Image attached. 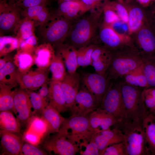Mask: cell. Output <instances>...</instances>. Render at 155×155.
<instances>
[{
    "instance_id": "obj_1",
    "label": "cell",
    "mask_w": 155,
    "mask_h": 155,
    "mask_svg": "<svg viewBox=\"0 0 155 155\" xmlns=\"http://www.w3.org/2000/svg\"><path fill=\"white\" fill-rule=\"evenodd\" d=\"M143 59L135 46H127L112 51L111 61L105 77L115 80L141 66Z\"/></svg>"
},
{
    "instance_id": "obj_2",
    "label": "cell",
    "mask_w": 155,
    "mask_h": 155,
    "mask_svg": "<svg viewBox=\"0 0 155 155\" xmlns=\"http://www.w3.org/2000/svg\"><path fill=\"white\" fill-rule=\"evenodd\" d=\"M101 14L92 11L89 15L73 22L66 39L67 43L76 49L92 43L96 38Z\"/></svg>"
},
{
    "instance_id": "obj_3",
    "label": "cell",
    "mask_w": 155,
    "mask_h": 155,
    "mask_svg": "<svg viewBox=\"0 0 155 155\" xmlns=\"http://www.w3.org/2000/svg\"><path fill=\"white\" fill-rule=\"evenodd\" d=\"M94 131L90 125L88 115L71 116L65 118L57 133L79 145L81 150L90 141Z\"/></svg>"
},
{
    "instance_id": "obj_4",
    "label": "cell",
    "mask_w": 155,
    "mask_h": 155,
    "mask_svg": "<svg viewBox=\"0 0 155 155\" xmlns=\"http://www.w3.org/2000/svg\"><path fill=\"white\" fill-rule=\"evenodd\" d=\"M122 132L127 155H150L144 135L142 123L127 119L114 125Z\"/></svg>"
},
{
    "instance_id": "obj_5",
    "label": "cell",
    "mask_w": 155,
    "mask_h": 155,
    "mask_svg": "<svg viewBox=\"0 0 155 155\" xmlns=\"http://www.w3.org/2000/svg\"><path fill=\"white\" fill-rule=\"evenodd\" d=\"M120 84L127 119L132 122L142 123L148 112L144 101L143 90L124 81L120 82Z\"/></svg>"
},
{
    "instance_id": "obj_6",
    "label": "cell",
    "mask_w": 155,
    "mask_h": 155,
    "mask_svg": "<svg viewBox=\"0 0 155 155\" xmlns=\"http://www.w3.org/2000/svg\"><path fill=\"white\" fill-rule=\"evenodd\" d=\"M73 23L72 20L56 14L51 15L40 26L41 34L47 43L56 47L65 41Z\"/></svg>"
},
{
    "instance_id": "obj_7",
    "label": "cell",
    "mask_w": 155,
    "mask_h": 155,
    "mask_svg": "<svg viewBox=\"0 0 155 155\" xmlns=\"http://www.w3.org/2000/svg\"><path fill=\"white\" fill-rule=\"evenodd\" d=\"M98 29V36L93 43L102 45L111 51L127 46H135L130 35L118 32L112 26L100 22Z\"/></svg>"
},
{
    "instance_id": "obj_8",
    "label": "cell",
    "mask_w": 155,
    "mask_h": 155,
    "mask_svg": "<svg viewBox=\"0 0 155 155\" xmlns=\"http://www.w3.org/2000/svg\"><path fill=\"white\" fill-rule=\"evenodd\" d=\"M99 107L113 116L117 123L127 119L120 82L111 81L108 89Z\"/></svg>"
},
{
    "instance_id": "obj_9",
    "label": "cell",
    "mask_w": 155,
    "mask_h": 155,
    "mask_svg": "<svg viewBox=\"0 0 155 155\" xmlns=\"http://www.w3.org/2000/svg\"><path fill=\"white\" fill-rule=\"evenodd\" d=\"M130 36L143 59L155 57V32L148 21Z\"/></svg>"
},
{
    "instance_id": "obj_10",
    "label": "cell",
    "mask_w": 155,
    "mask_h": 155,
    "mask_svg": "<svg viewBox=\"0 0 155 155\" xmlns=\"http://www.w3.org/2000/svg\"><path fill=\"white\" fill-rule=\"evenodd\" d=\"M99 106L95 97L82 86L76 95L69 110L71 116H85L89 115Z\"/></svg>"
},
{
    "instance_id": "obj_11",
    "label": "cell",
    "mask_w": 155,
    "mask_h": 155,
    "mask_svg": "<svg viewBox=\"0 0 155 155\" xmlns=\"http://www.w3.org/2000/svg\"><path fill=\"white\" fill-rule=\"evenodd\" d=\"M43 147L50 153L60 155H74L81 150L79 145L58 133L46 140Z\"/></svg>"
},
{
    "instance_id": "obj_12",
    "label": "cell",
    "mask_w": 155,
    "mask_h": 155,
    "mask_svg": "<svg viewBox=\"0 0 155 155\" xmlns=\"http://www.w3.org/2000/svg\"><path fill=\"white\" fill-rule=\"evenodd\" d=\"M82 81L83 86L95 97L100 106L108 89L111 81H108L105 76L96 72L84 73Z\"/></svg>"
},
{
    "instance_id": "obj_13",
    "label": "cell",
    "mask_w": 155,
    "mask_h": 155,
    "mask_svg": "<svg viewBox=\"0 0 155 155\" xmlns=\"http://www.w3.org/2000/svg\"><path fill=\"white\" fill-rule=\"evenodd\" d=\"M15 114L21 125L29 123L32 117V108L28 93L20 88L13 91Z\"/></svg>"
},
{
    "instance_id": "obj_14",
    "label": "cell",
    "mask_w": 155,
    "mask_h": 155,
    "mask_svg": "<svg viewBox=\"0 0 155 155\" xmlns=\"http://www.w3.org/2000/svg\"><path fill=\"white\" fill-rule=\"evenodd\" d=\"M20 9L7 0H0V28L8 31L14 28L21 20Z\"/></svg>"
},
{
    "instance_id": "obj_15",
    "label": "cell",
    "mask_w": 155,
    "mask_h": 155,
    "mask_svg": "<svg viewBox=\"0 0 155 155\" xmlns=\"http://www.w3.org/2000/svg\"><path fill=\"white\" fill-rule=\"evenodd\" d=\"M128 12V22L127 24L128 34L130 35L137 31L145 22L147 21L145 8L135 0L123 4Z\"/></svg>"
},
{
    "instance_id": "obj_16",
    "label": "cell",
    "mask_w": 155,
    "mask_h": 155,
    "mask_svg": "<svg viewBox=\"0 0 155 155\" xmlns=\"http://www.w3.org/2000/svg\"><path fill=\"white\" fill-rule=\"evenodd\" d=\"M80 80V75L78 73H70L67 72L60 83L67 110L71 107L79 90Z\"/></svg>"
},
{
    "instance_id": "obj_17",
    "label": "cell",
    "mask_w": 155,
    "mask_h": 155,
    "mask_svg": "<svg viewBox=\"0 0 155 155\" xmlns=\"http://www.w3.org/2000/svg\"><path fill=\"white\" fill-rule=\"evenodd\" d=\"M94 137L99 150V155L105 148L112 144L124 142L122 131L115 127L104 130H94Z\"/></svg>"
},
{
    "instance_id": "obj_18",
    "label": "cell",
    "mask_w": 155,
    "mask_h": 155,
    "mask_svg": "<svg viewBox=\"0 0 155 155\" xmlns=\"http://www.w3.org/2000/svg\"><path fill=\"white\" fill-rule=\"evenodd\" d=\"M95 44L91 56V65L94 67L96 73L105 76L111 61L112 51L102 45Z\"/></svg>"
},
{
    "instance_id": "obj_19",
    "label": "cell",
    "mask_w": 155,
    "mask_h": 155,
    "mask_svg": "<svg viewBox=\"0 0 155 155\" xmlns=\"http://www.w3.org/2000/svg\"><path fill=\"white\" fill-rule=\"evenodd\" d=\"M58 5L56 14L71 20L80 17L90 10L81 0L64 1Z\"/></svg>"
},
{
    "instance_id": "obj_20",
    "label": "cell",
    "mask_w": 155,
    "mask_h": 155,
    "mask_svg": "<svg viewBox=\"0 0 155 155\" xmlns=\"http://www.w3.org/2000/svg\"><path fill=\"white\" fill-rule=\"evenodd\" d=\"M90 125L94 130H104L110 129L117 121L114 117L99 107L89 115Z\"/></svg>"
},
{
    "instance_id": "obj_21",
    "label": "cell",
    "mask_w": 155,
    "mask_h": 155,
    "mask_svg": "<svg viewBox=\"0 0 155 155\" xmlns=\"http://www.w3.org/2000/svg\"><path fill=\"white\" fill-rule=\"evenodd\" d=\"M57 110L49 104L43 110L41 117L45 122L47 126L46 132L43 135L57 133L65 120Z\"/></svg>"
},
{
    "instance_id": "obj_22",
    "label": "cell",
    "mask_w": 155,
    "mask_h": 155,
    "mask_svg": "<svg viewBox=\"0 0 155 155\" xmlns=\"http://www.w3.org/2000/svg\"><path fill=\"white\" fill-rule=\"evenodd\" d=\"M0 138L3 154H20L23 143L19 136L16 133L1 129Z\"/></svg>"
},
{
    "instance_id": "obj_23",
    "label": "cell",
    "mask_w": 155,
    "mask_h": 155,
    "mask_svg": "<svg viewBox=\"0 0 155 155\" xmlns=\"http://www.w3.org/2000/svg\"><path fill=\"white\" fill-rule=\"evenodd\" d=\"M57 48V54L62 57L67 72L73 73L78 67L77 58V50L68 43H63Z\"/></svg>"
},
{
    "instance_id": "obj_24",
    "label": "cell",
    "mask_w": 155,
    "mask_h": 155,
    "mask_svg": "<svg viewBox=\"0 0 155 155\" xmlns=\"http://www.w3.org/2000/svg\"><path fill=\"white\" fill-rule=\"evenodd\" d=\"M47 4H42L32 7L22 11L24 18L33 21L35 27L43 24L51 16Z\"/></svg>"
},
{
    "instance_id": "obj_25",
    "label": "cell",
    "mask_w": 155,
    "mask_h": 155,
    "mask_svg": "<svg viewBox=\"0 0 155 155\" xmlns=\"http://www.w3.org/2000/svg\"><path fill=\"white\" fill-rule=\"evenodd\" d=\"M48 97L49 104L60 113L67 110L65 100L60 83L51 81L49 84Z\"/></svg>"
},
{
    "instance_id": "obj_26",
    "label": "cell",
    "mask_w": 155,
    "mask_h": 155,
    "mask_svg": "<svg viewBox=\"0 0 155 155\" xmlns=\"http://www.w3.org/2000/svg\"><path fill=\"white\" fill-rule=\"evenodd\" d=\"M145 138L149 151L155 155V115L148 112L142 122Z\"/></svg>"
},
{
    "instance_id": "obj_27",
    "label": "cell",
    "mask_w": 155,
    "mask_h": 155,
    "mask_svg": "<svg viewBox=\"0 0 155 155\" xmlns=\"http://www.w3.org/2000/svg\"><path fill=\"white\" fill-rule=\"evenodd\" d=\"M53 48L46 43L37 49L34 61L39 69H45L49 67L56 55Z\"/></svg>"
},
{
    "instance_id": "obj_28",
    "label": "cell",
    "mask_w": 155,
    "mask_h": 155,
    "mask_svg": "<svg viewBox=\"0 0 155 155\" xmlns=\"http://www.w3.org/2000/svg\"><path fill=\"white\" fill-rule=\"evenodd\" d=\"M21 73L17 71L15 64L9 61L0 69V83L14 86L17 83H19Z\"/></svg>"
},
{
    "instance_id": "obj_29",
    "label": "cell",
    "mask_w": 155,
    "mask_h": 155,
    "mask_svg": "<svg viewBox=\"0 0 155 155\" xmlns=\"http://www.w3.org/2000/svg\"><path fill=\"white\" fill-rule=\"evenodd\" d=\"M0 125L1 129L16 134L20 132V123L11 111L0 112Z\"/></svg>"
},
{
    "instance_id": "obj_30",
    "label": "cell",
    "mask_w": 155,
    "mask_h": 155,
    "mask_svg": "<svg viewBox=\"0 0 155 155\" xmlns=\"http://www.w3.org/2000/svg\"><path fill=\"white\" fill-rule=\"evenodd\" d=\"M13 86L0 84V111H10L15 113Z\"/></svg>"
},
{
    "instance_id": "obj_31",
    "label": "cell",
    "mask_w": 155,
    "mask_h": 155,
    "mask_svg": "<svg viewBox=\"0 0 155 155\" xmlns=\"http://www.w3.org/2000/svg\"><path fill=\"white\" fill-rule=\"evenodd\" d=\"M123 77L124 81L135 87L144 89L150 88L142 65Z\"/></svg>"
},
{
    "instance_id": "obj_32",
    "label": "cell",
    "mask_w": 155,
    "mask_h": 155,
    "mask_svg": "<svg viewBox=\"0 0 155 155\" xmlns=\"http://www.w3.org/2000/svg\"><path fill=\"white\" fill-rule=\"evenodd\" d=\"M34 22L31 20L24 18L21 19L13 28L19 40H25L34 34Z\"/></svg>"
},
{
    "instance_id": "obj_33",
    "label": "cell",
    "mask_w": 155,
    "mask_h": 155,
    "mask_svg": "<svg viewBox=\"0 0 155 155\" xmlns=\"http://www.w3.org/2000/svg\"><path fill=\"white\" fill-rule=\"evenodd\" d=\"M65 64L61 56L56 53L50 66L51 73V81L60 83L66 75Z\"/></svg>"
},
{
    "instance_id": "obj_34",
    "label": "cell",
    "mask_w": 155,
    "mask_h": 155,
    "mask_svg": "<svg viewBox=\"0 0 155 155\" xmlns=\"http://www.w3.org/2000/svg\"><path fill=\"white\" fill-rule=\"evenodd\" d=\"M95 46V44L92 43L77 49V58L78 67H85L92 65L91 56Z\"/></svg>"
},
{
    "instance_id": "obj_35",
    "label": "cell",
    "mask_w": 155,
    "mask_h": 155,
    "mask_svg": "<svg viewBox=\"0 0 155 155\" xmlns=\"http://www.w3.org/2000/svg\"><path fill=\"white\" fill-rule=\"evenodd\" d=\"M33 57L30 52L21 50L15 57V64L17 66L21 73L27 72L33 62Z\"/></svg>"
},
{
    "instance_id": "obj_36",
    "label": "cell",
    "mask_w": 155,
    "mask_h": 155,
    "mask_svg": "<svg viewBox=\"0 0 155 155\" xmlns=\"http://www.w3.org/2000/svg\"><path fill=\"white\" fill-rule=\"evenodd\" d=\"M19 45V41L17 38L11 36H0V57L5 55L16 49Z\"/></svg>"
},
{
    "instance_id": "obj_37",
    "label": "cell",
    "mask_w": 155,
    "mask_h": 155,
    "mask_svg": "<svg viewBox=\"0 0 155 155\" xmlns=\"http://www.w3.org/2000/svg\"><path fill=\"white\" fill-rule=\"evenodd\" d=\"M26 91L29 94L32 107L34 109L32 117L34 115L36 116L38 114L41 115L43 110L48 104L46 99L42 97L38 93L28 90Z\"/></svg>"
},
{
    "instance_id": "obj_38",
    "label": "cell",
    "mask_w": 155,
    "mask_h": 155,
    "mask_svg": "<svg viewBox=\"0 0 155 155\" xmlns=\"http://www.w3.org/2000/svg\"><path fill=\"white\" fill-rule=\"evenodd\" d=\"M142 67L149 87H155V57L143 59Z\"/></svg>"
},
{
    "instance_id": "obj_39",
    "label": "cell",
    "mask_w": 155,
    "mask_h": 155,
    "mask_svg": "<svg viewBox=\"0 0 155 155\" xmlns=\"http://www.w3.org/2000/svg\"><path fill=\"white\" fill-rule=\"evenodd\" d=\"M104 17L103 22L113 26L115 24L121 22L115 10L110 4L109 1H104L103 7Z\"/></svg>"
},
{
    "instance_id": "obj_40",
    "label": "cell",
    "mask_w": 155,
    "mask_h": 155,
    "mask_svg": "<svg viewBox=\"0 0 155 155\" xmlns=\"http://www.w3.org/2000/svg\"><path fill=\"white\" fill-rule=\"evenodd\" d=\"M29 122L30 129L40 135H43L46 130V125L44 120L41 117L36 116L32 117Z\"/></svg>"
},
{
    "instance_id": "obj_41",
    "label": "cell",
    "mask_w": 155,
    "mask_h": 155,
    "mask_svg": "<svg viewBox=\"0 0 155 155\" xmlns=\"http://www.w3.org/2000/svg\"><path fill=\"white\" fill-rule=\"evenodd\" d=\"M46 69L33 71V84L31 89H36L46 83L48 71Z\"/></svg>"
},
{
    "instance_id": "obj_42",
    "label": "cell",
    "mask_w": 155,
    "mask_h": 155,
    "mask_svg": "<svg viewBox=\"0 0 155 155\" xmlns=\"http://www.w3.org/2000/svg\"><path fill=\"white\" fill-rule=\"evenodd\" d=\"M20 9L42 4H48L49 0H7Z\"/></svg>"
},
{
    "instance_id": "obj_43",
    "label": "cell",
    "mask_w": 155,
    "mask_h": 155,
    "mask_svg": "<svg viewBox=\"0 0 155 155\" xmlns=\"http://www.w3.org/2000/svg\"><path fill=\"white\" fill-rule=\"evenodd\" d=\"M100 155H127L124 142L109 146Z\"/></svg>"
},
{
    "instance_id": "obj_44",
    "label": "cell",
    "mask_w": 155,
    "mask_h": 155,
    "mask_svg": "<svg viewBox=\"0 0 155 155\" xmlns=\"http://www.w3.org/2000/svg\"><path fill=\"white\" fill-rule=\"evenodd\" d=\"M109 2L116 11L121 22L127 25L128 15L127 10L125 6L117 0L113 1H109Z\"/></svg>"
},
{
    "instance_id": "obj_45",
    "label": "cell",
    "mask_w": 155,
    "mask_h": 155,
    "mask_svg": "<svg viewBox=\"0 0 155 155\" xmlns=\"http://www.w3.org/2000/svg\"><path fill=\"white\" fill-rule=\"evenodd\" d=\"M47 154L44 151L33 144L28 142L23 143L20 155H44Z\"/></svg>"
},
{
    "instance_id": "obj_46",
    "label": "cell",
    "mask_w": 155,
    "mask_h": 155,
    "mask_svg": "<svg viewBox=\"0 0 155 155\" xmlns=\"http://www.w3.org/2000/svg\"><path fill=\"white\" fill-rule=\"evenodd\" d=\"M33 71L21 73L19 81L20 88L31 89L33 84Z\"/></svg>"
},
{
    "instance_id": "obj_47",
    "label": "cell",
    "mask_w": 155,
    "mask_h": 155,
    "mask_svg": "<svg viewBox=\"0 0 155 155\" xmlns=\"http://www.w3.org/2000/svg\"><path fill=\"white\" fill-rule=\"evenodd\" d=\"M93 135L89 142L84 147L85 150L80 151V155H99V150L95 141Z\"/></svg>"
},
{
    "instance_id": "obj_48",
    "label": "cell",
    "mask_w": 155,
    "mask_h": 155,
    "mask_svg": "<svg viewBox=\"0 0 155 155\" xmlns=\"http://www.w3.org/2000/svg\"><path fill=\"white\" fill-rule=\"evenodd\" d=\"M92 11L102 13L104 0H81Z\"/></svg>"
},
{
    "instance_id": "obj_49",
    "label": "cell",
    "mask_w": 155,
    "mask_h": 155,
    "mask_svg": "<svg viewBox=\"0 0 155 155\" xmlns=\"http://www.w3.org/2000/svg\"><path fill=\"white\" fill-rule=\"evenodd\" d=\"M36 44V38L34 34L26 39L21 41L19 45L21 50L29 52Z\"/></svg>"
},
{
    "instance_id": "obj_50",
    "label": "cell",
    "mask_w": 155,
    "mask_h": 155,
    "mask_svg": "<svg viewBox=\"0 0 155 155\" xmlns=\"http://www.w3.org/2000/svg\"><path fill=\"white\" fill-rule=\"evenodd\" d=\"M147 8H148L145 9L147 21L155 32V1Z\"/></svg>"
},
{
    "instance_id": "obj_51",
    "label": "cell",
    "mask_w": 155,
    "mask_h": 155,
    "mask_svg": "<svg viewBox=\"0 0 155 155\" xmlns=\"http://www.w3.org/2000/svg\"><path fill=\"white\" fill-rule=\"evenodd\" d=\"M40 136L34 131L28 129L24 135V139L28 142L36 145L40 141Z\"/></svg>"
},
{
    "instance_id": "obj_52",
    "label": "cell",
    "mask_w": 155,
    "mask_h": 155,
    "mask_svg": "<svg viewBox=\"0 0 155 155\" xmlns=\"http://www.w3.org/2000/svg\"><path fill=\"white\" fill-rule=\"evenodd\" d=\"M144 99L145 105L148 111H150L155 108V99L149 94L144 92L143 90Z\"/></svg>"
},
{
    "instance_id": "obj_53",
    "label": "cell",
    "mask_w": 155,
    "mask_h": 155,
    "mask_svg": "<svg viewBox=\"0 0 155 155\" xmlns=\"http://www.w3.org/2000/svg\"><path fill=\"white\" fill-rule=\"evenodd\" d=\"M40 87L38 93L42 97L46 99V97L48 96L49 94V87L47 83L44 84Z\"/></svg>"
},
{
    "instance_id": "obj_54",
    "label": "cell",
    "mask_w": 155,
    "mask_h": 155,
    "mask_svg": "<svg viewBox=\"0 0 155 155\" xmlns=\"http://www.w3.org/2000/svg\"><path fill=\"white\" fill-rule=\"evenodd\" d=\"M140 5L145 8H146L151 5L155 0H135Z\"/></svg>"
},
{
    "instance_id": "obj_55",
    "label": "cell",
    "mask_w": 155,
    "mask_h": 155,
    "mask_svg": "<svg viewBox=\"0 0 155 155\" xmlns=\"http://www.w3.org/2000/svg\"><path fill=\"white\" fill-rule=\"evenodd\" d=\"M144 92L155 99V87L149 88L144 89Z\"/></svg>"
},
{
    "instance_id": "obj_56",
    "label": "cell",
    "mask_w": 155,
    "mask_h": 155,
    "mask_svg": "<svg viewBox=\"0 0 155 155\" xmlns=\"http://www.w3.org/2000/svg\"><path fill=\"white\" fill-rule=\"evenodd\" d=\"M9 58L8 57H5L0 59V69L2 68L9 61Z\"/></svg>"
},
{
    "instance_id": "obj_57",
    "label": "cell",
    "mask_w": 155,
    "mask_h": 155,
    "mask_svg": "<svg viewBox=\"0 0 155 155\" xmlns=\"http://www.w3.org/2000/svg\"><path fill=\"white\" fill-rule=\"evenodd\" d=\"M120 3L123 4H125L129 3L135 0H117Z\"/></svg>"
},
{
    "instance_id": "obj_58",
    "label": "cell",
    "mask_w": 155,
    "mask_h": 155,
    "mask_svg": "<svg viewBox=\"0 0 155 155\" xmlns=\"http://www.w3.org/2000/svg\"><path fill=\"white\" fill-rule=\"evenodd\" d=\"M73 0H58V4H59L60 3L64 1H73Z\"/></svg>"
},
{
    "instance_id": "obj_59",
    "label": "cell",
    "mask_w": 155,
    "mask_h": 155,
    "mask_svg": "<svg viewBox=\"0 0 155 155\" xmlns=\"http://www.w3.org/2000/svg\"><path fill=\"white\" fill-rule=\"evenodd\" d=\"M148 112L152 113L154 115H155V108L151 111Z\"/></svg>"
},
{
    "instance_id": "obj_60",
    "label": "cell",
    "mask_w": 155,
    "mask_h": 155,
    "mask_svg": "<svg viewBox=\"0 0 155 155\" xmlns=\"http://www.w3.org/2000/svg\"><path fill=\"white\" fill-rule=\"evenodd\" d=\"M110 0H104V1H110Z\"/></svg>"
}]
</instances>
